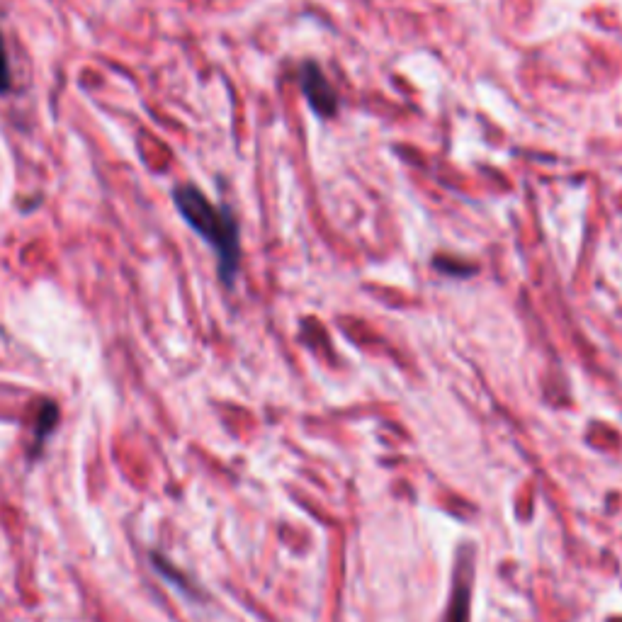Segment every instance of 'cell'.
I'll list each match as a JSON object with an SVG mask.
<instances>
[{
	"mask_svg": "<svg viewBox=\"0 0 622 622\" xmlns=\"http://www.w3.org/2000/svg\"><path fill=\"white\" fill-rule=\"evenodd\" d=\"M173 202L180 217L205 239L219 260V277L226 287H234L241 268V234L229 207H217L192 185L173 190Z\"/></svg>",
	"mask_w": 622,
	"mask_h": 622,
	"instance_id": "1",
	"label": "cell"
},
{
	"mask_svg": "<svg viewBox=\"0 0 622 622\" xmlns=\"http://www.w3.org/2000/svg\"><path fill=\"white\" fill-rule=\"evenodd\" d=\"M299 86H302L304 98H307L309 107L316 112V115L324 117V120L336 117L338 93L333 90L331 81L326 78V73L319 69V64H314V61H304V64L299 66Z\"/></svg>",
	"mask_w": 622,
	"mask_h": 622,
	"instance_id": "2",
	"label": "cell"
},
{
	"mask_svg": "<svg viewBox=\"0 0 622 622\" xmlns=\"http://www.w3.org/2000/svg\"><path fill=\"white\" fill-rule=\"evenodd\" d=\"M469 598H472V550L462 547L455 569V596H452L450 622H469Z\"/></svg>",
	"mask_w": 622,
	"mask_h": 622,
	"instance_id": "3",
	"label": "cell"
},
{
	"mask_svg": "<svg viewBox=\"0 0 622 622\" xmlns=\"http://www.w3.org/2000/svg\"><path fill=\"white\" fill-rule=\"evenodd\" d=\"M10 86H13V76H10L8 54H5L3 37H0V93H8Z\"/></svg>",
	"mask_w": 622,
	"mask_h": 622,
	"instance_id": "4",
	"label": "cell"
},
{
	"mask_svg": "<svg viewBox=\"0 0 622 622\" xmlns=\"http://www.w3.org/2000/svg\"><path fill=\"white\" fill-rule=\"evenodd\" d=\"M452 265L445 263L443 258H435V268L445 275H472L474 273V265H460V260H450Z\"/></svg>",
	"mask_w": 622,
	"mask_h": 622,
	"instance_id": "5",
	"label": "cell"
}]
</instances>
